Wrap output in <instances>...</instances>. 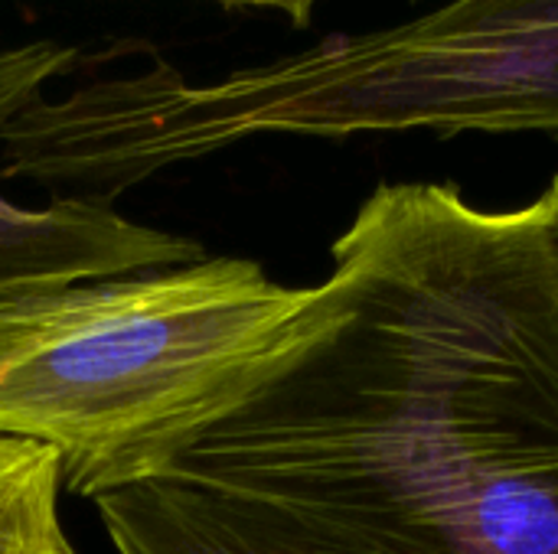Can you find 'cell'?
<instances>
[{
	"mask_svg": "<svg viewBox=\"0 0 558 554\" xmlns=\"http://www.w3.org/2000/svg\"><path fill=\"white\" fill-rule=\"evenodd\" d=\"M163 477L356 554H558V206L383 183Z\"/></svg>",
	"mask_w": 558,
	"mask_h": 554,
	"instance_id": "cell-1",
	"label": "cell"
},
{
	"mask_svg": "<svg viewBox=\"0 0 558 554\" xmlns=\"http://www.w3.org/2000/svg\"><path fill=\"white\" fill-rule=\"evenodd\" d=\"M546 134L558 140V0H445L213 78L154 59L33 101L3 137L13 180L114 202L252 137Z\"/></svg>",
	"mask_w": 558,
	"mask_h": 554,
	"instance_id": "cell-2",
	"label": "cell"
},
{
	"mask_svg": "<svg viewBox=\"0 0 558 554\" xmlns=\"http://www.w3.org/2000/svg\"><path fill=\"white\" fill-rule=\"evenodd\" d=\"M307 300L229 255L78 284L0 343V434L56 447L85 500L163 477L288 346Z\"/></svg>",
	"mask_w": 558,
	"mask_h": 554,
	"instance_id": "cell-3",
	"label": "cell"
},
{
	"mask_svg": "<svg viewBox=\"0 0 558 554\" xmlns=\"http://www.w3.org/2000/svg\"><path fill=\"white\" fill-rule=\"evenodd\" d=\"M78 62L82 52L56 39L0 46V137ZM199 258L206 248L196 238L141 225L105 199L62 193L46 206H20L0 193V343L78 284Z\"/></svg>",
	"mask_w": 558,
	"mask_h": 554,
	"instance_id": "cell-4",
	"label": "cell"
},
{
	"mask_svg": "<svg viewBox=\"0 0 558 554\" xmlns=\"http://www.w3.org/2000/svg\"><path fill=\"white\" fill-rule=\"evenodd\" d=\"M92 503L114 554H356L177 477L108 490Z\"/></svg>",
	"mask_w": 558,
	"mask_h": 554,
	"instance_id": "cell-5",
	"label": "cell"
},
{
	"mask_svg": "<svg viewBox=\"0 0 558 554\" xmlns=\"http://www.w3.org/2000/svg\"><path fill=\"white\" fill-rule=\"evenodd\" d=\"M56 447L0 434V554H75L59 522Z\"/></svg>",
	"mask_w": 558,
	"mask_h": 554,
	"instance_id": "cell-6",
	"label": "cell"
},
{
	"mask_svg": "<svg viewBox=\"0 0 558 554\" xmlns=\"http://www.w3.org/2000/svg\"><path fill=\"white\" fill-rule=\"evenodd\" d=\"M219 3H226V7H265V10H278L298 29H304V26H311L314 10H317L320 0H219Z\"/></svg>",
	"mask_w": 558,
	"mask_h": 554,
	"instance_id": "cell-7",
	"label": "cell"
},
{
	"mask_svg": "<svg viewBox=\"0 0 558 554\" xmlns=\"http://www.w3.org/2000/svg\"><path fill=\"white\" fill-rule=\"evenodd\" d=\"M549 193L556 196V206H558V173H556V176H553V180H549Z\"/></svg>",
	"mask_w": 558,
	"mask_h": 554,
	"instance_id": "cell-8",
	"label": "cell"
}]
</instances>
